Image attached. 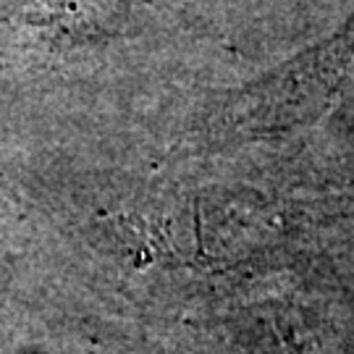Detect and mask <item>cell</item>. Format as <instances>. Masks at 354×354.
Instances as JSON below:
<instances>
[]
</instances>
